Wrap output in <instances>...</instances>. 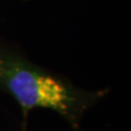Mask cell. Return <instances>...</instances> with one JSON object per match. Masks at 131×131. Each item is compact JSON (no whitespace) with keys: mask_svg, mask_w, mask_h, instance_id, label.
Returning a JSON list of instances; mask_svg holds the SVG:
<instances>
[{"mask_svg":"<svg viewBox=\"0 0 131 131\" xmlns=\"http://www.w3.org/2000/svg\"><path fill=\"white\" fill-rule=\"evenodd\" d=\"M0 89L21 107L24 124L33 109H50L78 128L84 113L103 95L88 92L42 70L26 60L0 51Z\"/></svg>","mask_w":131,"mask_h":131,"instance_id":"obj_1","label":"cell"}]
</instances>
